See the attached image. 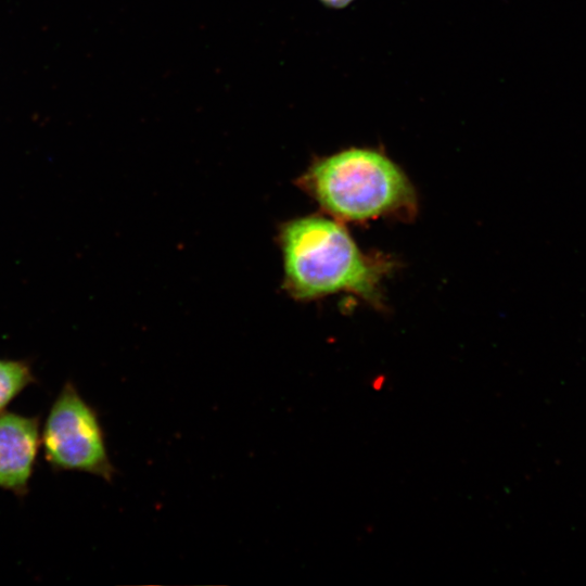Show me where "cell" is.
<instances>
[{"instance_id":"1","label":"cell","mask_w":586,"mask_h":586,"mask_svg":"<svg viewBox=\"0 0 586 586\" xmlns=\"http://www.w3.org/2000/svg\"><path fill=\"white\" fill-rule=\"evenodd\" d=\"M285 283L300 300L352 293L382 307V281L394 263L366 254L336 219L307 216L284 225L281 231Z\"/></svg>"},{"instance_id":"2","label":"cell","mask_w":586,"mask_h":586,"mask_svg":"<svg viewBox=\"0 0 586 586\" xmlns=\"http://www.w3.org/2000/svg\"><path fill=\"white\" fill-rule=\"evenodd\" d=\"M301 181L321 208L341 222L409 220L418 212L417 192L406 173L374 149L348 148L319 158Z\"/></svg>"},{"instance_id":"3","label":"cell","mask_w":586,"mask_h":586,"mask_svg":"<svg viewBox=\"0 0 586 586\" xmlns=\"http://www.w3.org/2000/svg\"><path fill=\"white\" fill-rule=\"evenodd\" d=\"M41 444L54 471H81L111 482L115 468L95 409L66 382L44 421Z\"/></svg>"},{"instance_id":"4","label":"cell","mask_w":586,"mask_h":586,"mask_svg":"<svg viewBox=\"0 0 586 586\" xmlns=\"http://www.w3.org/2000/svg\"><path fill=\"white\" fill-rule=\"evenodd\" d=\"M40 444L39 417L0 412V488L27 494Z\"/></svg>"},{"instance_id":"5","label":"cell","mask_w":586,"mask_h":586,"mask_svg":"<svg viewBox=\"0 0 586 586\" xmlns=\"http://www.w3.org/2000/svg\"><path fill=\"white\" fill-rule=\"evenodd\" d=\"M36 382L25 360L0 359V412L29 384Z\"/></svg>"},{"instance_id":"6","label":"cell","mask_w":586,"mask_h":586,"mask_svg":"<svg viewBox=\"0 0 586 586\" xmlns=\"http://www.w3.org/2000/svg\"><path fill=\"white\" fill-rule=\"evenodd\" d=\"M319 1L329 8L342 9L351 4L354 0H319Z\"/></svg>"},{"instance_id":"7","label":"cell","mask_w":586,"mask_h":586,"mask_svg":"<svg viewBox=\"0 0 586 586\" xmlns=\"http://www.w3.org/2000/svg\"><path fill=\"white\" fill-rule=\"evenodd\" d=\"M383 385H384V378L379 377L378 379H375V381L372 382L371 386L373 390H381L383 388Z\"/></svg>"}]
</instances>
